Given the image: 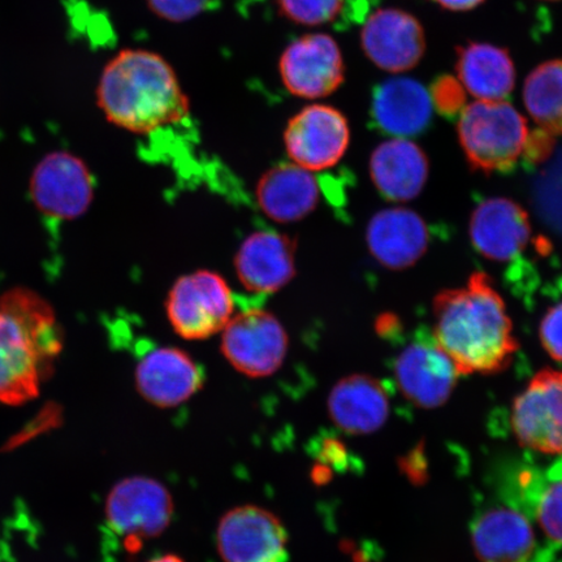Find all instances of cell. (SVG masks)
Listing matches in <instances>:
<instances>
[{
  "label": "cell",
  "instance_id": "25",
  "mask_svg": "<svg viewBox=\"0 0 562 562\" xmlns=\"http://www.w3.org/2000/svg\"><path fill=\"white\" fill-rule=\"evenodd\" d=\"M524 102L539 130L562 135V59L546 61L527 76Z\"/></svg>",
  "mask_w": 562,
  "mask_h": 562
},
{
  "label": "cell",
  "instance_id": "22",
  "mask_svg": "<svg viewBox=\"0 0 562 562\" xmlns=\"http://www.w3.org/2000/svg\"><path fill=\"white\" fill-rule=\"evenodd\" d=\"M256 194L263 213L283 224L302 221L312 214L321 196L313 172L293 161L266 171L258 181Z\"/></svg>",
  "mask_w": 562,
  "mask_h": 562
},
{
  "label": "cell",
  "instance_id": "34",
  "mask_svg": "<svg viewBox=\"0 0 562 562\" xmlns=\"http://www.w3.org/2000/svg\"><path fill=\"white\" fill-rule=\"evenodd\" d=\"M149 562H184L179 557H175V554H165V557H160L154 559Z\"/></svg>",
  "mask_w": 562,
  "mask_h": 562
},
{
  "label": "cell",
  "instance_id": "33",
  "mask_svg": "<svg viewBox=\"0 0 562 562\" xmlns=\"http://www.w3.org/2000/svg\"><path fill=\"white\" fill-rule=\"evenodd\" d=\"M531 562H562V547L550 544L537 552Z\"/></svg>",
  "mask_w": 562,
  "mask_h": 562
},
{
  "label": "cell",
  "instance_id": "30",
  "mask_svg": "<svg viewBox=\"0 0 562 562\" xmlns=\"http://www.w3.org/2000/svg\"><path fill=\"white\" fill-rule=\"evenodd\" d=\"M149 9L160 19L171 23H182L199 16L211 0H146Z\"/></svg>",
  "mask_w": 562,
  "mask_h": 562
},
{
  "label": "cell",
  "instance_id": "5",
  "mask_svg": "<svg viewBox=\"0 0 562 562\" xmlns=\"http://www.w3.org/2000/svg\"><path fill=\"white\" fill-rule=\"evenodd\" d=\"M235 299L227 280L209 270L175 281L166 301L167 318L186 340H205L223 331L234 316Z\"/></svg>",
  "mask_w": 562,
  "mask_h": 562
},
{
  "label": "cell",
  "instance_id": "26",
  "mask_svg": "<svg viewBox=\"0 0 562 562\" xmlns=\"http://www.w3.org/2000/svg\"><path fill=\"white\" fill-rule=\"evenodd\" d=\"M497 481L501 502L522 512L533 521L540 495L547 483L543 470L529 462H512L502 470Z\"/></svg>",
  "mask_w": 562,
  "mask_h": 562
},
{
  "label": "cell",
  "instance_id": "35",
  "mask_svg": "<svg viewBox=\"0 0 562 562\" xmlns=\"http://www.w3.org/2000/svg\"><path fill=\"white\" fill-rule=\"evenodd\" d=\"M551 2H552V0H551ZM553 2H554V0H553Z\"/></svg>",
  "mask_w": 562,
  "mask_h": 562
},
{
  "label": "cell",
  "instance_id": "8",
  "mask_svg": "<svg viewBox=\"0 0 562 562\" xmlns=\"http://www.w3.org/2000/svg\"><path fill=\"white\" fill-rule=\"evenodd\" d=\"M31 194L42 214L59 221H74L94 200V179L86 161L67 151L48 154L34 168Z\"/></svg>",
  "mask_w": 562,
  "mask_h": 562
},
{
  "label": "cell",
  "instance_id": "18",
  "mask_svg": "<svg viewBox=\"0 0 562 562\" xmlns=\"http://www.w3.org/2000/svg\"><path fill=\"white\" fill-rule=\"evenodd\" d=\"M472 540L481 562H531L537 553L531 519L510 505H490L473 518Z\"/></svg>",
  "mask_w": 562,
  "mask_h": 562
},
{
  "label": "cell",
  "instance_id": "24",
  "mask_svg": "<svg viewBox=\"0 0 562 562\" xmlns=\"http://www.w3.org/2000/svg\"><path fill=\"white\" fill-rule=\"evenodd\" d=\"M457 76L480 101H503L516 87V68L508 50L483 42L457 47Z\"/></svg>",
  "mask_w": 562,
  "mask_h": 562
},
{
  "label": "cell",
  "instance_id": "32",
  "mask_svg": "<svg viewBox=\"0 0 562 562\" xmlns=\"http://www.w3.org/2000/svg\"><path fill=\"white\" fill-rule=\"evenodd\" d=\"M434 2L438 3L442 9L463 12L476 9V7L481 5L484 0H434Z\"/></svg>",
  "mask_w": 562,
  "mask_h": 562
},
{
  "label": "cell",
  "instance_id": "31",
  "mask_svg": "<svg viewBox=\"0 0 562 562\" xmlns=\"http://www.w3.org/2000/svg\"><path fill=\"white\" fill-rule=\"evenodd\" d=\"M540 340L554 361L562 362V301L548 308L540 323Z\"/></svg>",
  "mask_w": 562,
  "mask_h": 562
},
{
  "label": "cell",
  "instance_id": "14",
  "mask_svg": "<svg viewBox=\"0 0 562 562\" xmlns=\"http://www.w3.org/2000/svg\"><path fill=\"white\" fill-rule=\"evenodd\" d=\"M470 240L488 261H519L532 241V228L525 209L504 196L482 200L470 217Z\"/></svg>",
  "mask_w": 562,
  "mask_h": 562
},
{
  "label": "cell",
  "instance_id": "11",
  "mask_svg": "<svg viewBox=\"0 0 562 562\" xmlns=\"http://www.w3.org/2000/svg\"><path fill=\"white\" fill-rule=\"evenodd\" d=\"M279 72L291 94L319 100L341 87L346 65L331 35L314 33L302 35L285 48L279 61Z\"/></svg>",
  "mask_w": 562,
  "mask_h": 562
},
{
  "label": "cell",
  "instance_id": "2",
  "mask_svg": "<svg viewBox=\"0 0 562 562\" xmlns=\"http://www.w3.org/2000/svg\"><path fill=\"white\" fill-rule=\"evenodd\" d=\"M97 102L111 124L136 135H151L189 115L188 97L170 63L132 48L104 67Z\"/></svg>",
  "mask_w": 562,
  "mask_h": 562
},
{
  "label": "cell",
  "instance_id": "13",
  "mask_svg": "<svg viewBox=\"0 0 562 562\" xmlns=\"http://www.w3.org/2000/svg\"><path fill=\"white\" fill-rule=\"evenodd\" d=\"M223 562H286L288 532L271 512L255 505L232 509L216 531Z\"/></svg>",
  "mask_w": 562,
  "mask_h": 562
},
{
  "label": "cell",
  "instance_id": "16",
  "mask_svg": "<svg viewBox=\"0 0 562 562\" xmlns=\"http://www.w3.org/2000/svg\"><path fill=\"white\" fill-rule=\"evenodd\" d=\"M205 384V371L187 351L173 347L147 350L136 367V386L147 403L173 407L188 402Z\"/></svg>",
  "mask_w": 562,
  "mask_h": 562
},
{
  "label": "cell",
  "instance_id": "7",
  "mask_svg": "<svg viewBox=\"0 0 562 562\" xmlns=\"http://www.w3.org/2000/svg\"><path fill=\"white\" fill-rule=\"evenodd\" d=\"M104 513L110 529L136 550L144 539L166 531L172 519L173 503L170 492L160 482L132 476L112 488Z\"/></svg>",
  "mask_w": 562,
  "mask_h": 562
},
{
  "label": "cell",
  "instance_id": "15",
  "mask_svg": "<svg viewBox=\"0 0 562 562\" xmlns=\"http://www.w3.org/2000/svg\"><path fill=\"white\" fill-rule=\"evenodd\" d=\"M361 46L376 67L390 74L406 72L417 67L424 58L425 30L409 12L378 10L362 27Z\"/></svg>",
  "mask_w": 562,
  "mask_h": 562
},
{
  "label": "cell",
  "instance_id": "27",
  "mask_svg": "<svg viewBox=\"0 0 562 562\" xmlns=\"http://www.w3.org/2000/svg\"><path fill=\"white\" fill-rule=\"evenodd\" d=\"M281 15L300 25L318 26L331 23L346 0H277Z\"/></svg>",
  "mask_w": 562,
  "mask_h": 562
},
{
  "label": "cell",
  "instance_id": "23",
  "mask_svg": "<svg viewBox=\"0 0 562 562\" xmlns=\"http://www.w3.org/2000/svg\"><path fill=\"white\" fill-rule=\"evenodd\" d=\"M334 424L351 435L371 434L381 428L390 414L385 385L368 375H350L334 386L328 397Z\"/></svg>",
  "mask_w": 562,
  "mask_h": 562
},
{
  "label": "cell",
  "instance_id": "9",
  "mask_svg": "<svg viewBox=\"0 0 562 562\" xmlns=\"http://www.w3.org/2000/svg\"><path fill=\"white\" fill-rule=\"evenodd\" d=\"M350 130L342 112L327 104H311L286 124L284 145L293 164L316 172L339 164L347 153Z\"/></svg>",
  "mask_w": 562,
  "mask_h": 562
},
{
  "label": "cell",
  "instance_id": "6",
  "mask_svg": "<svg viewBox=\"0 0 562 562\" xmlns=\"http://www.w3.org/2000/svg\"><path fill=\"white\" fill-rule=\"evenodd\" d=\"M222 334L223 356L249 378L276 374L290 346L284 326L262 307L252 306L234 314Z\"/></svg>",
  "mask_w": 562,
  "mask_h": 562
},
{
  "label": "cell",
  "instance_id": "10",
  "mask_svg": "<svg viewBox=\"0 0 562 562\" xmlns=\"http://www.w3.org/2000/svg\"><path fill=\"white\" fill-rule=\"evenodd\" d=\"M512 431L519 445L562 454V372L543 370L513 403Z\"/></svg>",
  "mask_w": 562,
  "mask_h": 562
},
{
  "label": "cell",
  "instance_id": "12",
  "mask_svg": "<svg viewBox=\"0 0 562 562\" xmlns=\"http://www.w3.org/2000/svg\"><path fill=\"white\" fill-rule=\"evenodd\" d=\"M393 369L400 391L422 407L445 404L460 375L451 358L425 329H420L398 351Z\"/></svg>",
  "mask_w": 562,
  "mask_h": 562
},
{
  "label": "cell",
  "instance_id": "3",
  "mask_svg": "<svg viewBox=\"0 0 562 562\" xmlns=\"http://www.w3.org/2000/svg\"><path fill=\"white\" fill-rule=\"evenodd\" d=\"M63 349L53 307L24 288L0 297V404L20 405L38 396Z\"/></svg>",
  "mask_w": 562,
  "mask_h": 562
},
{
  "label": "cell",
  "instance_id": "4",
  "mask_svg": "<svg viewBox=\"0 0 562 562\" xmlns=\"http://www.w3.org/2000/svg\"><path fill=\"white\" fill-rule=\"evenodd\" d=\"M460 144L470 167L486 175L509 173L521 164L537 165L550 156L553 137L531 131L516 108L503 101L465 105L459 119Z\"/></svg>",
  "mask_w": 562,
  "mask_h": 562
},
{
  "label": "cell",
  "instance_id": "20",
  "mask_svg": "<svg viewBox=\"0 0 562 562\" xmlns=\"http://www.w3.org/2000/svg\"><path fill=\"white\" fill-rule=\"evenodd\" d=\"M432 100L428 91L411 77H392L374 88L371 117L376 130L397 138L425 133L432 121Z\"/></svg>",
  "mask_w": 562,
  "mask_h": 562
},
{
  "label": "cell",
  "instance_id": "21",
  "mask_svg": "<svg viewBox=\"0 0 562 562\" xmlns=\"http://www.w3.org/2000/svg\"><path fill=\"white\" fill-rule=\"evenodd\" d=\"M424 150L407 138H392L379 145L370 159L372 182L384 199L406 202L417 199L428 179Z\"/></svg>",
  "mask_w": 562,
  "mask_h": 562
},
{
  "label": "cell",
  "instance_id": "29",
  "mask_svg": "<svg viewBox=\"0 0 562 562\" xmlns=\"http://www.w3.org/2000/svg\"><path fill=\"white\" fill-rule=\"evenodd\" d=\"M431 100L440 115L454 117L461 114L467 103L462 83L451 75H441L431 83Z\"/></svg>",
  "mask_w": 562,
  "mask_h": 562
},
{
  "label": "cell",
  "instance_id": "19",
  "mask_svg": "<svg viewBox=\"0 0 562 562\" xmlns=\"http://www.w3.org/2000/svg\"><path fill=\"white\" fill-rule=\"evenodd\" d=\"M430 229L416 211H379L369 223L367 241L372 257L385 269L402 271L417 263L430 244Z\"/></svg>",
  "mask_w": 562,
  "mask_h": 562
},
{
  "label": "cell",
  "instance_id": "1",
  "mask_svg": "<svg viewBox=\"0 0 562 562\" xmlns=\"http://www.w3.org/2000/svg\"><path fill=\"white\" fill-rule=\"evenodd\" d=\"M434 337L459 374H495L507 369L518 349L504 300L483 272L467 286L434 300Z\"/></svg>",
  "mask_w": 562,
  "mask_h": 562
},
{
  "label": "cell",
  "instance_id": "17",
  "mask_svg": "<svg viewBox=\"0 0 562 562\" xmlns=\"http://www.w3.org/2000/svg\"><path fill=\"white\" fill-rule=\"evenodd\" d=\"M235 269L246 291L277 293L296 276V243L277 231L255 232L238 249Z\"/></svg>",
  "mask_w": 562,
  "mask_h": 562
},
{
  "label": "cell",
  "instance_id": "28",
  "mask_svg": "<svg viewBox=\"0 0 562 562\" xmlns=\"http://www.w3.org/2000/svg\"><path fill=\"white\" fill-rule=\"evenodd\" d=\"M551 544L562 547V476L547 477L536 517Z\"/></svg>",
  "mask_w": 562,
  "mask_h": 562
}]
</instances>
